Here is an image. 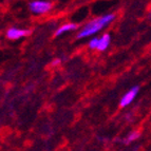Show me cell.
<instances>
[{
  "mask_svg": "<svg viewBox=\"0 0 151 151\" xmlns=\"http://www.w3.org/2000/svg\"><path fill=\"white\" fill-rule=\"evenodd\" d=\"M114 19H115V15L114 14H108V15H105L101 18H96V19L89 21L81 29V32L77 34V38H85L88 37V36L93 35V34L97 33L98 31H101V29H104L105 27H107Z\"/></svg>",
  "mask_w": 151,
  "mask_h": 151,
  "instance_id": "1",
  "label": "cell"
},
{
  "mask_svg": "<svg viewBox=\"0 0 151 151\" xmlns=\"http://www.w3.org/2000/svg\"><path fill=\"white\" fill-rule=\"evenodd\" d=\"M51 2L48 1H32L30 3V10L35 14H45L51 10Z\"/></svg>",
  "mask_w": 151,
  "mask_h": 151,
  "instance_id": "2",
  "label": "cell"
},
{
  "mask_svg": "<svg viewBox=\"0 0 151 151\" xmlns=\"http://www.w3.org/2000/svg\"><path fill=\"white\" fill-rule=\"evenodd\" d=\"M139 88L137 86L131 88L130 90L122 97L121 107H126V106H128V105H130V104L133 101L134 98L136 97V95H137V93H139Z\"/></svg>",
  "mask_w": 151,
  "mask_h": 151,
  "instance_id": "3",
  "label": "cell"
},
{
  "mask_svg": "<svg viewBox=\"0 0 151 151\" xmlns=\"http://www.w3.org/2000/svg\"><path fill=\"white\" fill-rule=\"evenodd\" d=\"M30 31L29 30H21V29L17 28H12L6 32V37L11 40H17L19 38L24 37V36L29 35Z\"/></svg>",
  "mask_w": 151,
  "mask_h": 151,
  "instance_id": "4",
  "label": "cell"
},
{
  "mask_svg": "<svg viewBox=\"0 0 151 151\" xmlns=\"http://www.w3.org/2000/svg\"><path fill=\"white\" fill-rule=\"evenodd\" d=\"M110 40H111L110 35H109V34H104V35L99 38V45H98L97 50L105 51L109 47V45H110Z\"/></svg>",
  "mask_w": 151,
  "mask_h": 151,
  "instance_id": "5",
  "label": "cell"
},
{
  "mask_svg": "<svg viewBox=\"0 0 151 151\" xmlns=\"http://www.w3.org/2000/svg\"><path fill=\"white\" fill-rule=\"evenodd\" d=\"M77 29V25L74 24V23H67V24L63 25L60 28L58 29L57 32H56V36H59L61 34L65 32H69V31H72V30H76Z\"/></svg>",
  "mask_w": 151,
  "mask_h": 151,
  "instance_id": "6",
  "label": "cell"
},
{
  "mask_svg": "<svg viewBox=\"0 0 151 151\" xmlns=\"http://www.w3.org/2000/svg\"><path fill=\"white\" fill-rule=\"evenodd\" d=\"M139 137V132H136V131H134V132H131V133L127 136L126 139H124V143H125V144H130L131 142L135 141V139H137Z\"/></svg>",
  "mask_w": 151,
  "mask_h": 151,
  "instance_id": "7",
  "label": "cell"
},
{
  "mask_svg": "<svg viewBox=\"0 0 151 151\" xmlns=\"http://www.w3.org/2000/svg\"><path fill=\"white\" fill-rule=\"evenodd\" d=\"M98 45H99V38H93L91 39V41L89 42V47L91 49H97Z\"/></svg>",
  "mask_w": 151,
  "mask_h": 151,
  "instance_id": "8",
  "label": "cell"
},
{
  "mask_svg": "<svg viewBox=\"0 0 151 151\" xmlns=\"http://www.w3.org/2000/svg\"><path fill=\"white\" fill-rule=\"evenodd\" d=\"M60 63V60H59V59H57V60L53 61V65H57V63Z\"/></svg>",
  "mask_w": 151,
  "mask_h": 151,
  "instance_id": "9",
  "label": "cell"
}]
</instances>
